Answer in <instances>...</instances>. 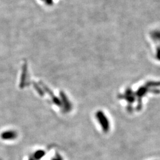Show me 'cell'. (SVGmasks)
I'll use <instances>...</instances> for the list:
<instances>
[{
	"label": "cell",
	"instance_id": "6da1fadb",
	"mask_svg": "<svg viewBox=\"0 0 160 160\" xmlns=\"http://www.w3.org/2000/svg\"><path fill=\"white\" fill-rule=\"evenodd\" d=\"M16 137H17L16 132L12 131L4 132L1 135V138L4 140H12L15 139Z\"/></svg>",
	"mask_w": 160,
	"mask_h": 160
},
{
	"label": "cell",
	"instance_id": "7a4b0ae2",
	"mask_svg": "<svg viewBox=\"0 0 160 160\" xmlns=\"http://www.w3.org/2000/svg\"><path fill=\"white\" fill-rule=\"evenodd\" d=\"M53 160H62V159L59 157H57V158H53Z\"/></svg>",
	"mask_w": 160,
	"mask_h": 160
},
{
	"label": "cell",
	"instance_id": "3957f363",
	"mask_svg": "<svg viewBox=\"0 0 160 160\" xmlns=\"http://www.w3.org/2000/svg\"><path fill=\"white\" fill-rule=\"evenodd\" d=\"M0 160H1V159H0Z\"/></svg>",
	"mask_w": 160,
	"mask_h": 160
}]
</instances>
